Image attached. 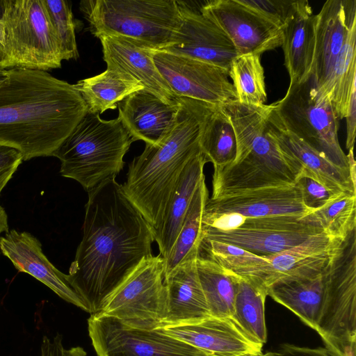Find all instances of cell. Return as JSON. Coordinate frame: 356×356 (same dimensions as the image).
Here are the masks:
<instances>
[{"label":"cell","instance_id":"d4e9b609","mask_svg":"<svg viewBox=\"0 0 356 356\" xmlns=\"http://www.w3.org/2000/svg\"><path fill=\"white\" fill-rule=\"evenodd\" d=\"M207 163L200 150L188 161L181 171L167 204L160 229L154 236L160 254L165 259L181 229L186 213L204 175Z\"/></svg>","mask_w":356,"mask_h":356},{"label":"cell","instance_id":"d6a6232c","mask_svg":"<svg viewBox=\"0 0 356 356\" xmlns=\"http://www.w3.org/2000/svg\"><path fill=\"white\" fill-rule=\"evenodd\" d=\"M200 148L213 168L232 163L236 155V138L232 124L218 106L206 119L200 138Z\"/></svg>","mask_w":356,"mask_h":356},{"label":"cell","instance_id":"60d3db41","mask_svg":"<svg viewBox=\"0 0 356 356\" xmlns=\"http://www.w3.org/2000/svg\"><path fill=\"white\" fill-rule=\"evenodd\" d=\"M40 356H86V353L79 346L66 349L63 343V336L57 334L52 339L43 337Z\"/></svg>","mask_w":356,"mask_h":356},{"label":"cell","instance_id":"7402d4cb","mask_svg":"<svg viewBox=\"0 0 356 356\" xmlns=\"http://www.w3.org/2000/svg\"><path fill=\"white\" fill-rule=\"evenodd\" d=\"M181 104V97L178 103L169 104L142 89L118 103V118L133 142L143 140L145 145H154L173 124Z\"/></svg>","mask_w":356,"mask_h":356},{"label":"cell","instance_id":"83f0119b","mask_svg":"<svg viewBox=\"0 0 356 356\" xmlns=\"http://www.w3.org/2000/svg\"><path fill=\"white\" fill-rule=\"evenodd\" d=\"M267 295L316 330L323 296L322 273L309 278L276 283L268 289Z\"/></svg>","mask_w":356,"mask_h":356},{"label":"cell","instance_id":"ee69618b","mask_svg":"<svg viewBox=\"0 0 356 356\" xmlns=\"http://www.w3.org/2000/svg\"><path fill=\"white\" fill-rule=\"evenodd\" d=\"M8 231V216L5 209L0 204V234Z\"/></svg>","mask_w":356,"mask_h":356},{"label":"cell","instance_id":"ffe728a7","mask_svg":"<svg viewBox=\"0 0 356 356\" xmlns=\"http://www.w3.org/2000/svg\"><path fill=\"white\" fill-rule=\"evenodd\" d=\"M0 250L19 272L28 273L66 302L87 312L81 298L70 286L66 274L47 258L40 242L27 232L11 229L0 237Z\"/></svg>","mask_w":356,"mask_h":356},{"label":"cell","instance_id":"836d02e7","mask_svg":"<svg viewBox=\"0 0 356 356\" xmlns=\"http://www.w3.org/2000/svg\"><path fill=\"white\" fill-rule=\"evenodd\" d=\"M301 220L322 229L328 235L346 240L356 229V195L341 193Z\"/></svg>","mask_w":356,"mask_h":356},{"label":"cell","instance_id":"8d00e7d4","mask_svg":"<svg viewBox=\"0 0 356 356\" xmlns=\"http://www.w3.org/2000/svg\"><path fill=\"white\" fill-rule=\"evenodd\" d=\"M200 252H204V254H201L229 270L268 262L265 256L255 254L234 245L207 238L202 239Z\"/></svg>","mask_w":356,"mask_h":356},{"label":"cell","instance_id":"6da1fadb","mask_svg":"<svg viewBox=\"0 0 356 356\" xmlns=\"http://www.w3.org/2000/svg\"><path fill=\"white\" fill-rule=\"evenodd\" d=\"M83 238L67 280L90 314L101 312L112 293L147 256L154 232L111 179L88 192Z\"/></svg>","mask_w":356,"mask_h":356},{"label":"cell","instance_id":"d590c367","mask_svg":"<svg viewBox=\"0 0 356 356\" xmlns=\"http://www.w3.org/2000/svg\"><path fill=\"white\" fill-rule=\"evenodd\" d=\"M44 1L60 44L63 60L77 59L79 54L71 5L64 0H44Z\"/></svg>","mask_w":356,"mask_h":356},{"label":"cell","instance_id":"4316f807","mask_svg":"<svg viewBox=\"0 0 356 356\" xmlns=\"http://www.w3.org/2000/svg\"><path fill=\"white\" fill-rule=\"evenodd\" d=\"M88 107V111L100 114L118 108V103L131 93L144 89L138 80L121 70L106 68L96 76L73 84Z\"/></svg>","mask_w":356,"mask_h":356},{"label":"cell","instance_id":"7bdbcfd3","mask_svg":"<svg viewBox=\"0 0 356 356\" xmlns=\"http://www.w3.org/2000/svg\"><path fill=\"white\" fill-rule=\"evenodd\" d=\"M346 120V147L348 150L353 149L355 140L356 129V88L353 89L345 117Z\"/></svg>","mask_w":356,"mask_h":356},{"label":"cell","instance_id":"5bb4252c","mask_svg":"<svg viewBox=\"0 0 356 356\" xmlns=\"http://www.w3.org/2000/svg\"><path fill=\"white\" fill-rule=\"evenodd\" d=\"M301 218L291 215L246 218L236 229L202 230V239L234 245L259 256L273 255L296 246L323 231L302 222Z\"/></svg>","mask_w":356,"mask_h":356},{"label":"cell","instance_id":"4dcf8cb0","mask_svg":"<svg viewBox=\"0 0 356 356\" xmlns=\"http://www.w3.org/2000/svg\"><path fill=\"white\" fill-rule=\"evenodd\" d=\"M356 25L335 62L328 82L319 91L329 98L338 120L345 118L352 92L356 88Z\"/></svg>","mask_w":356,"mask_h":356},{"label":"cell","instance_id":"8992f818","mask_svg":"<svg viewBox=\"0 0 356 356\" xmlns=\"http://www.w3.org/2000/svg\"><path fill=\"white\" fill-rule=\"evenodd\" d=\"M79 8L94 36L126 37L155 50L172 43L181 22L175 0H84Z\"/></svg>","mask_w":356,"mask_h":356},{"label":"cell","instance_id":"f1b7e54d","mask_svg":"<svg viewBox=\"0 0 356 356\" xmlns=\"http://www.w3.org/2000/svg\"><path fill=\"white\" fill-rule=\"evenodd\" d=\"M196 266L211 316L231 318L238 276L200 253L196 259Z\"/></svg>","mask_w":356,"mask_h":356},{"label":"cell","instance_id":"74e56055","mask_svg":"<svg viewBox=\"0 0 356 356\" xmlns=\"http://www.w3.org/2000/svg\"><path fill=\"white\" fill-rule=\"evenodd\" d=\"M295 185L300 191L303 204L312 212L324 207L342 193L327 188L303 170L297 178Z\"/></svg>","mask_w":356,"mask_h":356},{"label":"cell","instance_id":"ac0fdd59","mask_svg":"<svg viewBox=\"0 0 356 356\" xmlns=\"http://www.w3.org/2000/svg\"><path fill=\"white\" fill-rule=\"evenodd\" d=\"M356 25L355 0H329L315 15L316 43L312 72L319 91L328 82L335 62Z\"/></svg>","mask_w":356,"mask_h":356},{"label":"cell","instance_id":"5b68a950","mask_svg":"<svg viewBox=\"0 0 356 356\" xmlns=\"http://www.w3.org/2000/svg\"><path fill=\"white\" fill-rule=\"evenodd\" d=\"M132 143L118 118L105 120L88 111L53 156L60 161L61 176L88 192L116 177Z\"/></svg>","mask_w":356,"mask_h":356},{"label":"cell","instance_id":"d6986e66","mask_svg":"<svg viewBox=\"0 0 356 356\" xmlns=\"http://www.w3.org/2000/svg\"><path fill=\"white\" fill-rule=\"evenodd\" d=\"M166 334L215 356L262 355L263 345L253 341L229 318H208L161 328Z\"/></svg>","mask_w":356,"mask_h":356},{"label":"cell","instance_id":"ba28073f","mask_svg":"<svg viewBox=\"0 0 356 356\" xmlns=\"http://www.w3.org/2000/svg\"><path fill=\"white\" fill-rule=\"evenodd\" d=\"M322 276L315 330L332 356H356V229L332 257Z\"/></svg>","mask_w":356,"mask_h":356},{"label":"cell","instance_id":"f35d334b","mask_svg":"<svg viewBox=\"0 0 356 356\" xmlns=\"http://www.w3.org/2000/svg\"><path fill=\"white\" fill-rule=\"evenodd\" d=\"M282 29L293 14L298 0H239Z\"/></svg>","mask_w":356,"mask_h":356},{"label":"cell","instance_id":"f546056e","mask_svg":"<svg viewBox=\"0 0 356 356\" xmlns=\"http://www.w3.org/2000/svg\"><path fill=\"white\" fill-rule=\"evenodd\" d=\"M208 198L204 177L193 194L177 237L164 259V276L182 262L197 257L202 241V213Z\"/></svg>","mask_w":356,"mask_h":356},{"label":"cell","instance_id":"8fae6325","mask_svg":"<svg viewBox=\"0 0 356 356\" xmlns=\"http://www.w3.org/2000/svg\"><path fill=\"white\" fill-rule=\"evenodd\" d=\"M88 331L97 356H215L165 334L128 327L114 317L90 314Z\"/></svg>","mask_w":356,"mask_h":356},{"label":"cell","instance_id":"1f68e13d","mask_svg":"<svg viewBox=\"0 0 356 356\" xmlns=\"http://www.w3.org/2000/svg\"><path fill=\"white\" fill-rule=\"evenodd\" d=\"M267 296L265 291L238 276L231 319L249 338L261 345L267 341L264 314Z\"/></svg>","mask_w":356,"mask_h":356},{"label":"cell","instance_id":"9a60e30c","mask_svg":"<svg viewBox=\"0 0 356 356\" xmlns=\"http://www.w3.org/2000/svg\"><path fill=\"white\" fill-rule=\"evenodd\" d=\"M200 11L227 34L238 56H261L282 45V28L239 0L205 1Z\"/></svg>","mask_w":356,"mask_h":356},{"label":"cell","instance_id":"9c48e42d","mask_svg":"<svg viewBox=\"0 0 356 356\" xmlns=\"http://www.w3.org/2000/svg\"><path fill=\"white\" fill-rule=\"evenodd\" d=\"M1 4L4 42L0 70L60 68V44L44 0H4Z\"/></svg>","mask_w":356,"mask_h":356},{"label":"cell","instance_id":"52a82bcc","mask_svg":"<svg viewBox=\"0 0 356 356\" xmlns=\"http://www.w3.org/2000/svg\"><path fill=\"white\" fill-rule=\"evenodd\" d=\"M270 106L271 122L350 173L347 155L339 142V120L329 98L319 92L313 72L300 82H290L285 96Z\"/></svg>","mask_w":356,"mask_h":356},{"label":"cell","instance_id":"7c38bea8","mask_svg":"<svg viewBox=\"0 0 356 356\" xmlns=\"http://www.w3.org/2000/svg\"><path fill=\"white\" fill-rule=\"evenodd\" d=\"M344 241L322 231L290 249L265 256L266 263L230 270L267 293L276 283L321 274Z\"/></svg>","mask_w":356,"mask_h":356},{"label":"cell","instance_id":"603a6c76","mask_svg":"<svg viewBox=\"0 0 356 356\" xmlns=\"http://www.w3.org/2000/svg\"><path fill=\"white\" fill-rule=\"evenodd\" d=\"M196 259L182 262L164 276L167 314L162 327L211 316L199 280Z\"/></svg>","mask_w":356,"mask_h":356},{"label":"cell","instance_id":"30bf717a","mask_svg":"<svg viewBox=\"0 0 356 356\" xmlns=\"http://www.w3.org/2000/svg\"><path fill=\"white\" fill-rule=\"evenodd\" d=\"M99 313L134 328L162 327L167 314V289L161 255L146 257L108 298Z\"/></svg>","mask_w":356,"mask_h":356},{"label":"cell","instance_id":"f6af8a7d","mask_svg":"<svg viewBox=\"0 0 356 356\" xmlns=\"http://www.w3.org/2000/svg\"><path fill=\"white\" fill-rule=\"evenodd\" d=\"M0 42L3 44L4 42V26L0 19Z\"/></svg>","mask_w":356,"mask_h":356},{"label":"cell","instance_id":"7dc6e473","mask_svg":"<svg viewBox=\"0 0 356 356\" xmlns=\"http://www.w3.org/2000/svg\"><path fill=\"white\" fill-rule=\"evenodd\" d=\"M238 356H257V355H238ZM261 356V355H260Z\"/></svg>","mask_w":356,"mask_h":356},{"label":"cell","instance_id":"cb8c5ba5","mask_svg":"<svg viewBox=\"0 0 356 356\" xmlns=\"http://www.w3.org/2000/svg\"><path fill=\"white\" fill-rule=\"evenodd\" d=\"M282 30L281 47L290 82H300L312 73L315 51V15L307 1L298 0Z\"/></svg>","mask_w":356,"mask_h":356},{"label":"cell","instance_id":"7a4b0ae2","mask_svg":"<svg viewBox=\"0 0 356 356\" xmlns=\"http://www.w3.org/2000/svg\"><path fill=\"white\" fill-rule=\"evenodd\" d=\"M87 112L74 85L47 71L0 70V143L23 161L53 156Z\"/></svg>","mask_w":356,"mask_h":356},{"label":"cell","instance_id":"3957f363","mask_svg":"<svg viewBox=\"0 0 356 356\" xmlns=\"http://www.w3.org/2000/svg\"><path fill=\"white\" fill-rule=\"evenodd\" d=\"M181 108L161 140L145 145L129 164L122 189L152 227L160 229L175 185L190 159L200 150V138L207 117L218 105L181 97Z\"/></svg>","mask_w":356,"mask_h":356},{"label":"cell","instance_id":"4fadbf2b","mask_svg":"<svg viewBox=\"0 0 356 356\" xmlns=\"http://www.w3.org/2000/svg\"><path fill=\"white\" fill-rule=\"evenodd\" d=\"M153 59L161 75L178 97L214 105L237 101L227 70L163 50H154Z\"/></svg>","mask_w":356,"mask_h":356},{"label":"cell","instance_id":"2e32d148","mask_svg":"<svg viewBox=\"0 0 356 356\" xmlns=\"http://www.w3.org/2000/svg\"><path fill=\"white\" fill-rule=\"evenodd\" d=\"M181 22L172 43L162 49L229 70L238 56L227 34L200 11L179 1Z\"/></svg>","mask_w":356,"mask_h":356},{"label":"cell","instance_id":"ab89813d","mask_svg":"<svg viewBox=\"0 0 356 356\" xmlns=\"http://www.w3.org/2000/svg\"><path fill=\"white\" fill-rule=\"evenodd\" d=\"M22 161L18 149L0 143V194Z\"/></svg>","mask_w":356,"mask_h":356},{"label":"cell","instance_id":"bcb514c9","mask_svg":"<svg viewBox=\"0 0 356 356\" xmlns=\"http://www.w3.org/2000/svg\"><path fill=\"white\" fill-rule=\"evenodd\" d=\"M3 44L0 42V63L3 58Z\"/></svg>","mask_w":356,"mask_h":356},{"label":"cell","instance_id":"484cf974","mask_svg":"<svg viewBox=\"0 0 356 356\" xmlns=\"http://www.w3.org/2000/svg\"><path fill=\"white\" fill-rule=\"evenodd\" d=\"M268 124L280 149L298 161L307 175L334 192L356 195V184L352 181L349 172L269 120Z\"/></svg>","mask_w":356,"mask_h":356},{"label":"cell","instance_id":"e0dca14e","mask_svg":"<svg viewBox=\"0 0 356 356\" xmlns=\"http://www.w3.org/2000/svg\"><path fill=\"white\" fill-rule=\"evenodd\" d=\"M302 203L295 185L243 191L216 198L209 197L203 213H237L245 218L277 215L303 217L312 213Z\"/></svg>","mask_w":356,"mask_h":356},{"label":"cell","instance_id":"b9f144b4","mask_svg":"<svg viewBox=\"0 0 356 356\" xmlns=\"http://www.w3.org/2000/svg\"><path fill=\"white\" fill-rule=\"evenodd\" d=\"M261 356H332L325 348H310L293 344H282L276 351Z\"/></svg>","mask_w":356,"mask_h":356},{"label":"cell","instance_id":"277c9868","mask_svg":"<svg viewBox=\"0 0 356 356\" xmlns=\"http://www.w3.org/2000/svg\"><path fill=\"white\" fill-rule=\"evenodd\" d=\"M236 138L234 161L213 168L212 198L256 188L295 184L302 165L282 151L268 124L271 106L234 101L221 105Z\"/></svg>","mask_w":356,"mask_h":356},{"label":"cell","instance_id":"44dd1931","mask_svg":"<svg viewBox=\"0 0 356 356\" xmlns=\"http://www.w3.org/2000/svg\"><path fill=\"white\" fill-rule=\"evenodd\" d=\"M103 58L108 68L121 70L138 80L144 89L169 104L179 102L157 70L154 51L146 44L122 36L101 35Z\"/></svg>","mask_w":356,"mask_h":356},{"label":"cell","instance_id":"e575fe53","mask_svg":"<svg viewBox=\"0 0 356 356\" xmlns=\"http://www.w3.org/2000/svg\"><path fill=\"white\" fill-rule=\"evenodd\" d=\"M229 77L232 80L238 102L254 106L265 104L267 93L260 55L237 56L232 62Z\"/></svg>","mask_w":356,"mask_h":356}]
</instances>
